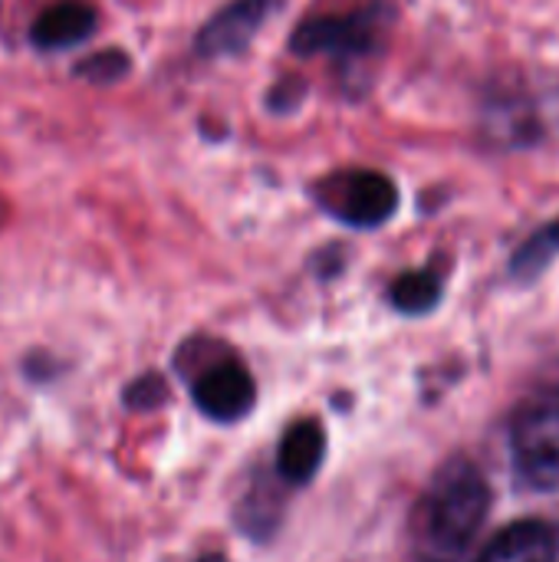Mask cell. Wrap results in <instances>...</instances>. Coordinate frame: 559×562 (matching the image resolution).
<instances>
[{"label": "cell", "instance_id": "1", "mask_svg": "<svg viewBox=\"0 0 559 562\" xmlns=\"http://www.w3.org/2000/svg\"><path fill=\"white\" fill-rule=\"evenodd\" d=\"M491 507V491L484 474L471 461H451L438 471L425 491L415 520L412 540L422 562H458L471 540L478 537Z\"/></svg>", "mask_w": 559, "mask_h": 562}, {"label": "cell", "instance_id": "2", "mask_svg": "<svg viewBox=\"0 0 559 562\" xmlns=\"http://www.w3.org/2000/svg\"><path fill=\"white\" fill-rule=\"evenodd\" d=\"M313 198L329 217L359 231L382 227L399 211L395 181L372 168H346V171L326 175L313 184Z\"/></svg>", "mask_w": 559, "mask_h": 562}, {"label": "cell", "instance_id": "3", "mask_svg": "<svg viewBox=\"0 0 559 562\" xmlns=\"http://www.w3.org/2000/svg\"><path fill=\"white\" fill-rule=\"evenodd\" d=\"M191 402L208 422L237 425L257 405V382L241 359L217 356L191 375Z\"/></svg>", "mask_w": 559, "mask_h": 562}, {"label": "cell", "instance_id": "4", "mask_svg": "<svg viewBox=\"0 0 559 562\" xmlns=\"http://www.w3.org/2000/svg\"><path fill=\"white\" fill-rule=\"evenodd\" d=\"M382 40V16L379 10H356V13H333L306 20L293 36L290 49L297 56H333V59H362Z\"/></svg>", "mask_w": 559, "mask_h": 562}, {"label": "cell", "instance_id": "5", "mask_svg": "<svg viewBox=\"0 0 559 562\" xmlns=\"http://www.w3.org/2000/svg\"><path fill=\"white\" fill-rule=\"evenodd\" d=\"M514 461L527 484L559 491V408L537 405L514 422Z\"/></svg>", "mask_w": 559, "mask_h": 562}, {"label": "cell", "instance_id": "6", "mask_svg": "<svg viewBox=\"0 0 559 562\" xmlns=\"http://www.w3.org/2000/svg\"><path fill=\"white\" fill-rule=\"evenodd\" d=\"M270 7H273L270 0H231L198 30L194 49L208 59L244 53L250 46V40L260 33Z\"/></svg>", "mask_w": 559, "mask_h": 562}, {"label": "cell", "instance_id": "7", "mask_svg": "<svg viewBox=\"0 0 559 562\" xmlns=\"http://www.w3.org/2000/svg\"><path fill=\"white\" fill-rule=\"evenodd\" d=\"M326 458V431L316 418H297L277 445V477L287 487H306L316 481Z\"/></svg>", "mask_w": 559, "mask_h": 562}, {"label": "cell", "instance_id": "8", "mask_svg": "<svg viewBox=\"0 0 559 562\" xmlns=\"http://www.w3.org/2000/svg\"><path fill=\"white\" fill-rule=\"evenodd\" d=\"M478 562H557L554 530L540 520L511 524L484 547Z\"/></svg>", "mask_w": 559, "mask_h": 562}, {"label": "cell", "instance_id": "9", "mask_svg": "<svg viewBox=\"0 0 559 562\" xmlns=\"http://www.w3.org/2000/svg\"><path fill=\"white\" fill-rule=\"evenodd\" d=\"M92 30H96V10L86 0H59L36 16L33 43L40 49H66L89 40Z\"/></svg>", "mask_w": 559, "mask_h": 562}, {"label": "cell", "instance_id": "10", "mask_svg": "<svg viewBox=\"0 0 559 562\" xmlns=\"http://www.w3.org/2000/svg\"><path fill=\"white\" fill-rule=\"evenodd\" d=\"M280 520H283V491L273 484V477H260L257 484L247 487L244 501L237 504V527L257 543H264L267 537H273Z\"/></svg>", "mask_w": 559, "mask_h": 562}, {"label": "cell", "instance_id": "11", "mask_svg": "<svg viewBox=\"0 0 559 562\" xmlns=\"http://www.w3.org/2000/svg\"><path fill=\"white\" fill-rule=\"evenodd\" d=\"M389 300L405 316L432 313L441 303V277H438V270H409V273H402L392 283Z\"/></svg>", "mask_w": 559, "mask_h": 562}, {"label": "cell", "instance_id": "12", "mask_svg": "<svg viewBox=\"0 0 559 562\" xmlns=\"http://www.w3.org/2000/svg\"><path fill=\"white\" fill-rule=\"evenodd\" d=\"M559 257V221H550L547 227L534 231L521 250L511 257V273L517 280H537Z\"/></svg>", "mask_w": 559, "mask_h": 562}, {"label": "cell", "instance_id": "13", "mask_svg": "<svg viewBox=\"0 0 559 562\" xmlns=\"http://www.w3.org/2000/svg\"><path fill=\"white\" fill-rule=\"evenodd\" d=\"M132 69V59L122 49H99L92 56H86L82 63H76V76H82L86 82H115Z\"/></svg>", "mask_w": 559, "mask_h": 562}, {"label": "cell", "instance_id": "14", "mask_svg": "<svg viewBox=\"0 0 559 562\" xmlns=\"http://www.w3.org/2000/svg\"><path fill=\"white\" fill-rule=\"evenodd\" d=\"M125 405L128 408H138V412H145V408H158L165 398H168V382L161 379V375H142V379H135L128 389H125Z\"/></svg>", "mask_w": 559, "mask_h": 562}, {"label": "cell", "instance_id": "15", "mask_svg": "<svg viewBox=\"0 0 559 562\" xmlns=\"http://www.w3.org/2000/svg\"><path fill=\"white\" fill-rule=\"evenodd\" d=\"M194 562H227V557H221V553H204V557H198Z\"/></svg>", "mask_w": 559, "mask_h": 562}]
</instances>
